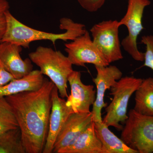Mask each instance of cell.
<instances>
[{
    "instance_id": "obj_1",
    "label": "cell",
    "mask_w": 153,
    "mask_h": 153,
    "mask_svg": "<svg viewBox=\"0 0 153 153\" xmlns=\"http://www.w3.org/2000/svg\"><path fill=\"white\" fill-rule=\"evenodd\" d=\"M55 84L44 77L42 87L5 97L22 133L26 153H43L47 140Z\"/></svg>"
},
{
    "instance_id": "obj_2",
    "label": "cell",
    "mask_w": 153,
    "mask_h": 153,
    "mask_svg": "<svg viewBox=\"0 0 153 153\" xmlns=\"http://www.w3.org/2000/svg\"><path fill=\"white\" fill-rule=\"evenodd\" d=\"M6 31L1 42H10L25 48H29L30 43L37 41L48 40L54 44L58 40L72 41L86 31L85 25L68 18H62L60 21V29L66 31L55 34L39 31L26 26L17 20L10 10L6 12Z\"/></svg>"
},
{
    "instance_id": "obj_3",
    "label": "cell",
    "mask_w": 153,
    "mask_h": 153,
    "mask_svg": "<svg viewBox=\"0 0 153 153\" xmlns=\"http://www.w3.org/2000/svg\"><path fill=\"white\" fill-rule=\"evenodd\" d=\"M29 56L32 62L40 68L43 75L48 76L54 83L60 97L67 98L68 78L74 71L73 64L68 57L60 51L42 46L30 53Z\"/></svg>"
},
{
    "instance_id": "obj_4",
    "label": "cell",
    "mask_w": 153,
    "mask_h": 153,
    "mask_svg": "<svg viewBox=\"0 0 153 153\" xmlns=\"http://www.w3.org/2000/svg\"><path fill=\"white\" fill-rule=\"evenodd\" d=\"M143 79L133 76L122 77L111 88V102L106 107V114L102 122L108 127L113 126L117 130L123 128L121 123H125L130 99L142 82Z\"/></svg>"
},
{
    "instance_id": "obj_5",
    "label": "cell",
    "mask_w": 153,
    "mask_h": 153,
    "mask_svg": "<svg viewBox=\"0 0 153 153\" xmlns=\"http://www.w3.org/2000/svg\"><path fill=\"white\" fill-rule=\"evenodd\" d=\"M120 138L138 153L153 152V116L140 114L131 109Z\"/></svg>"
},
{
    "instance_id": "obj_6",
    "label": "cell",
    "mask_w": 153,
    "mask_h": 153,
    "mask_svg": "<svg viewBox=\"0 0 153 153\" xmlns=\"http://www.w3.org/2000/svg\"><path fill=\"white\" fill-rule=\"evenodd\" d=\"M150 4L149 0H128L126 13L119 22L120 26L124 25L128 31V35L121 45L133 59L137 61L143 62L144 59V53L138 48L137 40L144 29L142 20L145 9Z\"/></svg>"
},
{
    "instance_id": "obj_7",
    "label": "cell",
    "mask_w": 153,
    "mask_h": 153,
    "mask_svg": "<svg viewBox=\"0 0 153 153\" xmlns=\"http://www.w3.org/2000/svg\"><path fill=\"white\" fill-rule=\"evenodd\" d=\"M117 20L102 21L90 29L92 41L109 63L123 59Z\"/></svg>"
},
{
    "instance_id": "obj_8",
    "label": "cell",
    "mask_w": 153,
    "mask_h": 153,
    "mask_svg": "<svg viewBox=\"0 0 153 153\" xmlns=\"http://www.w3.org/2000/svg\"><path fill=\"white\" fill-rule=\"evenodd\" d=\"M65 51L73 65L84 66L87 63L95 66H108L110 63L94 43L89 32L65 44Z\"/></svg>"
},
{
    "instance_id": "obj_9",
    "label": "cell",
    "mask_w": 153,
    "mask_h": 153,
    "mask_svg": "<svg viewBox=\"0 0 153 153\" xmlns=\"http://www.w3.org/2000/svg\"><path fill=\"white\" fill-rule=\"evenodd\" d=\"M81 76L80 71L74 70L68 76L71 93L67 97L66 105L73 113H89L95 100L96 91L93 85L84 84Z\"/></svg>"
},
{
    "instance_id": "obj_10",
    "label": "cell",
    "mask_w": 153,
    "mask_h": 153,
    "mask_svg": "<svg viewBox=\"0 0 153 153\" xmlns=\"http://www.w3.org/2000/svg\"><path fill=\"white\" fill-rule=\"evenodd\" d=\"M95 68L97 74L93 81L96 86V96L91 112L93 122H102V110L107 106L104 101L105 92L122 77L123 74L116 66H97Z\"/></svg>"
},
{
    "instance_id": "obj_11",
    "label": "cell",
    "mask_w": 153,
    "mask_h": 153,
    "mask_svg": "<svg viewBox=\"0 0 153 153\" xmlns=\"http://www.w3.org/2000/svg\"><path fill=\"white\" fill-rule=\"evenodd\" d=\"M52 106L49 117V130L43 153H53L58 134L69 116L73 113L66 105V100L59 97L55 85L52 93Z\"/></svg>"
},
{
    "instance_id": "obj_12",
    "label": "cell",
    "mask_w": 153,
    "mask_h": 153,
    "mask_svg": "<svg viewBox=\"0 0 153 153\" xmlns=\"http://www.w3.org/2000/svg\"><path fill=\"white\" fill-rule=\"evenodd\" d=\"M93 116L89 113H73L66 121L58 134L53 153L72 144L93 122Z\"/></svg>"
},
{
    "instance_id": "obj_13",
    "label": "cell",
    "mask_w": 153,
    "mask_h": 153,
    "mask_svg": "<svg viewBox=\"0 0 153 153\" xmlns=\"http://www.w3.org/2000/svg\"><path fill=\"white\" fill-rule=\"evenodd\" d=\"M22 47L7 42H0V64L15 79H19L33 70L32 61L23 60L21 56Z\"/></svg>"
},
{
    "instance_id": "obj_14",
    "label": "cell",
    "mask_w": 153,
    "mask_h": 153,
    "mask_svg": "<svg viewBox=\"0 0 153 153\" xmlns=\"http://www.w3.org/2000/svg\"><path fill=\"white\" fill-rule=\"evenodd\" d=\"M44 79V75L40 70H33L26 76L14 79L7 85L0 87V97L38 90L42 87Z\"/></svg>"
},
{
    "instance_id": "obj_15",
    "label": "cell",
    "mask_w": 153,
    "mask_h": 153,
    "mask_svg": "<svg viewBox=\"0 0 153 153\" xmlns=\"http://www.w3.org/2000/svg\"><path fill=\"white\" fill-rule=\"evenodd\" d=\"M57 153H102V146L97 136L93 122L72 144Z\"/></svg>"
},
{
    "instance_id": "obj_16",
    "label": "cell",
    "mask_w": 153,
    "mask_h": 153,
    "mask_svg": "<svg viewBox=\"0 0 153 153\" xmlns=\"http://www.w3.org/2000/svg\"><path fill=\"white\" fill-rule=\"evenodd\" d=\"M94 122L96 134L102 143V153H138L111 131L102 121Z\"/></svg>"
},
{
    "instance_id": "obj_17",
    "label": "cell",
    "mask_w": 153,
    "mask_h": 153,
    "mask_svg": "<svg viewBox=\"0 0 153 153\" xmlns=\"http://www.w3.org/2000/svg\"><path fill=\"white\" fill-rule=\"evenodd\" d=\"M133 109L140 114L153 116V78L143 79L135 92Z\"/></svg>"
},
{
    "instance_id": "obj_18",
    "label": "cell",
    "mask_w": 153,
    "mask_h": 153,
    "mask_svg": "<svg viewBox=\"0 0 153 153\" xmlns=\"http://www.w3.org/2000/svg\"><path fill=\"white\" fill-rule=\"evenodd\" d=\"M0 153H26L19 128L10 130L0 135Z\"/></svg>"
},
{
    "instance_id": "obj_19",
    "label": "cell",
    "mask_w": 153,
    "mask_h": 153,
    "mask_svg": "<svg viewBox=\"0 0 153 153\" xmlns=\"http://www.w3.org/2000/svg\"><path fill=\"white\" fill-rule=\"evenodd\" d=\"M18 128L19 124L10 105L5 97H0V135Z\"/></svg>"
},
{
    "instance_id": "obj_20",
    "label": "cell",
    "mask_w": 153,
    "mask_h": 153,
    "mask_svg": "<svg viewBox=\"0 0 153 153\" xmlns=\"http://www.w3.org/2000/svg\"><path fill=\"white\" fill-rule=\"evenodd\" d=\"M141 43L146 46L143 66L151 68L153 71V36L146 35L142 37Z\"/></svg>"
},
{
    "instance_id": "obj_21",
    "label": "cell",
    "mask_w": 153,
    "mask_h": 153,
    "mask_svg": "<svg viewBox=\"0 0 153 153\" xmlns=\"http://www.w3.org/2000/svg\"><path fill=\"white\" fill-rule=\"evenodd\" d=\"M10 4L7 0H0V42L6 31V13L10 10Z\"/></svg>"
},
{
    "instance_id": "obj_22",
    "label": "cell",
    "mask_w": 153,
    "mask_h": 153,
    "mask_svg": "<svg viewBox=\"0 0 153 153\" xmlns=\"http://www.w3.org/2000/svg\"><path fill=\"white\" fill-rule=\"evenodd\" d=\"M80 5L88 12H97L101 8L106 0H77Z\"/></svg>"
},
{
    "instance_id": "obj_23",
    "label": "cell",
    "mask_w": 153,
    "mask_h": 153,
    "mask_svg": "<svg viewBox=\"0 0 153 153\" xmlns=\"http://www.w3.org/2000/svg\"><path fill=\"white\" fill-rule=\"evenodd\" d=\"M14 79V76L0 64V87L7 85Z\"/></svg>"
}]
</instances>
